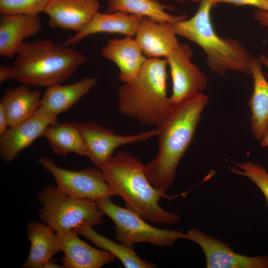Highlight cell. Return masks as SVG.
<instances>
[{
  "label": "cell",
  "instance_id": "cell-5",
  "mask_svg": "<svg viewBox=\"0 0 268 268\" xmlns=\"http://www.w3.org/2000/svg\"><path fill=\"white\" fill-rule=\"evenodd\" d=\"M166 59L147 58L138 74L118 88V108L146 125H158L172 107L167 94Z\"/></svg>",
  "mask_w": 268,
  "mask_h": 268
},
{
  "label": "cell",
  "instance_id": "cell-11",
  "mask_svg": "<svg viewBox=\"0 0 268 268\" xmlns=\"http://www.w3.org/2000/svg\"><path fill=\"white\" fill-rule=\"evenodd\" d=\"M186 239L203 251L207 268H268V256H247L238 254L229 244L196 228L187 231Z\"/></svg>",
  "mask_w": 268,
  "mask_h": 268
},
{
  "label": "cell",
  "instance_id": "cell-31",
  "mask_svg": "<svg viewBox=\"0 0 268 268\" xmlns=\"http://www.w3.org/2000/svg\"><path fill=\"white\" fill-rule=\"evenodd\" d=\"M8 127V119L6 111L4 106L0 103V134Z\"/></svg>",
  "mask_w": 268,
  "mask_h": 268
},
{
  "label": "cell",
  "instance_id": "cell-7",
  "mask_svg": "<svg viewBox=\"0 0 268 268\" xmlns=\"http://www.w3.org/2000/svg\"><path fill=\"white\" fill-rule=\"evenodd\" d=\"M96 202L103 214L114 222L115 237L121 243L134 246L146 242L159 247H169L179 239H186V234L180 230L153 227L128 208L115 204L111 198Z\"/></svg>",
  "mask_w": 268,
  "mask_h": 268
},
{
  "label": "cell",
  "instance_id": "cell-27",
  "mask_svg": "<svg viewBox=\"0 0 268 268\" xmlns=\"http://www.w3.org/2000/svg\"><path fill=\"white\" fill-rule=\"evenodd\" d=\"M50 0H0V13L3 15L38 14L43 12Z\"/></svg>",
  "mask_w": 268,
  "mask_h": 268
},
{
  "label": "cell",
  "instance_id": "cell-21",
  "mask_svg": "<svg viewBox=\"0 0 268 268\" xmlns=\"http://www.w3.org/2000/svg\"><path fill=\"white\" fill-rule=\"evenodd\" d=\"M258 58L251 64L253 89L249 100L251 129L254 137L261 140L268 127V81Z\"/></svg>",
  "mask_w": 268,
  "mask_h": 268
},
{
  "label": "cell",
  "instance_id": "cell-12",
  "mask_svg": "<svg viewBox=\"0 0 268 268\" xmlns=\"http://www.w3.org/2000/svg\"><path fill=\"white\" fill-rule=\"evenodd\" d=\"M57 123V116L39 108L32 115L8 127L0 134V156L12 162L17 154L42 134L50 125Z\"/></svg>",
  "mask_w": 268,
  "mask_h": 268
},
{
  "label": "cell",
  "instance_id": "cell-18",
  "mask_svg": "<svg viewBox=\"0 0 268 268\" xmlns=\"http://www.w3.org/2000/svg\"><path fill=\"white\" fill-rule=\"evenodd\" d=\"M135 39L126 36L109 40L101 50V55L119 67V79L123 83L131 81L138 74L146 60Z\"/></svg>",
  "mask_w": 268,
  "mask_h": 268
},
{
  "label": "cell",
  "instance_id": "cell-8",
  "mask_svg": "<svg viewBox=\"0 0 268 268\" xmlns=\"http://www.w3.org/2000/svg\"><path fill=\"white\" fill-rule=\"evenodd\" d=\"M38 161L52 175L57 189L67 196L95 201L116 196L97 167L75 171L60 167L51 158L41 157Z\"/></svg>",
  "mask_w": 268,
  "mask_h": 268
},
{
  "label": "cell",
  "instance_id": "cell-28",
  "mask_svg": "<svg viewBox=\"0 0 268 268\" xmlns=\"http://www.w3.org/2000/svg\"><path fill=\"white\" fill-rule=\"evenodd\" d=\"M213 6L219 3H227L236 6L250 5L259 10L268 11V0H212Z\"/></svg>",
  "mask_w": 268,
  "mask_h": 268
},
{
  "label": "cell",
  "instance_id": "cell-2",
  "mask_svg": "<svg viewBox=\"0 0 268 268\" xmlns=\"http://www.w3.org/2000/svg\"><path fill=\"white\" fill-rule=\"evenodd\" d=\"M105 180L116 196L124 201L126 207L151 222L173 225L180 215L166 211L159 205L160 198H174L155 189L148 180L144 165L136 157L125 151L114 155L101 169Z\"/></svg>",
  "mask_w": 268,
  "mask_h": 268
},
{
  "label": "cell",
  "instance_id": "cell-20",
  "mask_svg": "<svg viewBox=\"0 0 268 268\" xmlns=\"http://www.w3.org/2000/svg\"><path fill=\"white\" fill-rule=\"evenodd\" d=\"M96 83L95 77H84L71 84H57L48 87L41 98L39 108L58 116L72 107Z\"/></svg>",
  "mask_w": 268,
  "mask_h": 268
},
{
  "label": "cell",
  "instance_id": "cell-33",
  "mask_svg": "<svg viewBox=\"0 0 268 268\" xmlns=\"http://www.w3.org/2000/svg\"><path fill=\"white\" fill-rule=\"evenodd\" d=\"M258 58L262 65L264 66L268 69V56L261 55ZM266 76L268 78V71L266 74Z\"/></svg>",
  "mask_w": 268,
  "mask_h": 268
},
{
  "label": "cell",
  "instance_id": "cell-9",
  "mask_svg": "<svg viewBox=\"0 0 268 268\" xmlns=\"http://www.w3.org/2000/svg\"><path fill=\"white\" fill-rule=\"evenodd\" d=\"M193 55L189 44L179 42L165 58L172 78V91L169 97L172 105L201 92L207 85L206 75L191 61Z\"/></svg>",
  "mask_w": 268,
  "mask_h": 268
},
{
  "label": "cell",
  "instance_id": "cell-25",
  "mask_svg": "<svg viewBox=\"0 0 268 268\" xmlns=\"http://www.w3.org/2000/svg\"><path fill=\"white\" fill-rule=\"evenodd\" d=\"M75 230L89 240L96 247L107 251L113 255L126 268H155L156 264L146 262L135 253L134 246L118 243L96 232L93 227L85 226Z\"/></svg>",
  "mask_w": 268,
  "mask_h": 268
},
{
  "label": "cell",
  "instance_id": "cell-26",
  "mask_svg": "<svg viewBox=\"0 0 268 268\" xmlns=\"http://www.w3.org/2000/svg\"><path fill=\"white\" fill-rule=\"evenodd\" d=\"M237 168L229 167L233 173L246 177L260 189L265 197L268 208V172L261 164L249 161L245 163H234Z\"/></svg>",
  "mask_w": 268,
  "mask_h": 268
},
{
  "label": "cell",
  "instance_id": "cell-24",
  "mask_svg": "<svg viewBox=\"0 0 268 268\" xmlns=\"http://www.w3.org/2000/svg\"><path fill=\"white\" fill-rule=\"evenodd\" d=\"M42 136L47 139L56 154L66 155L75 153L80 156L86 155L78 123H57L50 125L44 131Z\"/></svg>",
  "mask_w": 268,
  "mask_h": 268
},
{
  "label": "cell",
  "instance_id": "cell-4",
  "mask_svg": "<svg viewBox=\"0 0 268 268\" xmlns=\"http://www.w3.org/2000/svg\"><path fill=\"white\" fill-rule=\"evenodd\" d=\"M195 15L172 24L177 35L195 43L204 51L210 70L219 76L232 71L251 74L254 57L236 39L219 36L214 29L211 17L212 0L199 3Z\"/></svg>",
  "mask_w": 268,
  "mask_h": 268
},
{
  "label": "cell",
  "instance_id": "cell-19",
  "mask_svg": "<svg viewBox=\"0 0 268 268\" xmlns=\"http://www.w3.org/2000/svg\"><path fill=\"white\" fill-rule=\"evenodd\" d=\"M27 233L30 248L22 268H42L45 263L62 251L56 232L45 223L29 222Z\"/></svg>",
  "mask_w": 268,
  "mask_h": 268
},
{
  "label": "cell",
  "instance_id": "cell-16",
  "mask_svg": "<svg viewBox=\"0 0 268 268\" xmlns=\"http://www.w3.org/2000/svg\"><path fill=\"white\" fill-rule=\"evenodd\" d=\"M142 16L122 11L112 13H96L90 21L81 31L69 37L64 42L66 46L75 45L86 37L93 34L106 32L135 36Z\"/></svg>",
  "mask_w": 268,
  "mask_h": 268
},
{
  "label": "cell",
  "instance_id": "cell-15",
  "mask_svg": "<svg viewBox=\"0 0 268 268\" xmlns=\"http://www.w3.org/2000/svg\"><path fill=\"white\" fill-rule=\"evenodd\" d=\"M42 27L39 13L3 15L0 17V55L11 59L18 52L26 38L36 34Z\"/></svg>",
  "mask_w": 268,
  "mask_h": 268
},
{
  "label": "cell",
  "instance_id": "cell-30",
  "mask_svg": "<svg viewBox=\"0 0 268 268\" xmlns=\"http://www.w3.org/2000/svg\"><path fill=\"white\" fill-rule=\"evenodd\" d=\"M14 72L13 67L5 65L0 66V82L14 78Z\"/></svg>",
  "mask_w": 268,
  "mask_h": 268
},
{
  "label": "cell",
  "instance_id": "cell-22",
  "mask_svg": "<svg viewBox=\"0 0 268 268\" xmlns=\"http://www.w3.org/2000/svg\"><path fill=\"white\" fill-rule=\"evenodd\" d=\"M41 93L31 90L22 84L15 88H9L4 92L0 103L4 107L8 116L9 127L32 115L39 108Z\"/></svg>",
  "mask_w": 268,
  "mask_h": 268
},
{
  "label": "cell",
  "instance_id": "cell-3",
  "mask_svg": "<svg viewBox=\"0 0 268 268\" xmlns=\"http://www.w3.org/2000/svg\"><path fill=\"white\" fill-rule=\"evenodd\" d=\"M86 61L80 52L51 40L24 41L13 62V79L31 87L61 84Z\"/></svg>",
  "mask_w": 268,
  "mask_h": 268
},
{
  "label": "cell",
  "instance_id": "cell-35",
  "mask_svg": "<svg viewBox=\"0 0 268 268\" xmlns=\"http://www.w3.org/2000/svg\"><path fill=\"white\" fill-rule=\"evenodd\" d=\"M178 1L182 2L185 1H191L195 3H200L203 0H177Z\"/></svg>",
  "mask_w": 268,
  "mask_h": 268
},
{
  "label": "cell",
  "instance_id": "cell-10",
  "mask_svg": "<svg viewBox=\"0 0 268 268\" xmlns=\"http://www.w3.org/2000/svg\"><path fill=\"white\" fill-rule=\"evenodd\" d=\"M79 129L85 148V156L100 169L114 155L113 151L117 147L144 141L157 134L156 129L135 134L118 135L94 121L79 123Z\"/></svg>",
  "mask_w": 268,
  "mask_h": 268
},
{
  "label": "cell",
  "instance_id": "cell-14",
  "mask_svg": "<svg viewBox=\"0 0 268 268\" xmlns=\"http://www.w3.org/2000/svg\"><path fill=\"white\" fill-rule=\"evenodd\" d=\"M64 256L65 268H100L113 262L116 257L110 252L96 248L81 240L74 230L56 232Z\"/></svg>",
  "mask_w": 268,
  "mask_h": 268
},
{
  "label": "cell",
  "instance_id": "cell-1",
  "mask_svg": "<svg viewBox=\"0 0 268 268\" xmlns=\"http://www.w3.org/2000/svg\"><path fill=\"white\" fill-rule=\"evenodd\" d=\"M208 101V96L201 92L173 104L156 126L158 153L144 165L145 174L155 189L166 192L174 182L179 163L193 139Z\"/></svg>",
  "mask_w": 268,
  "mask_h": 268
},
{
  "label": "cell",
  "instance_id": "cell-29",
  "mask_svg": "<svg viewBox=\"0 0 268 268\" xmlns=\"http://www.w3.org/2000/svg\"><path fill=\"white\" fill-rule=\"evenodd\" d=\"M254 18L265 27L268 34V11L256 10L254 11Z\"/></svg>",
  "mask_w": 268,
  "mask_h": 268
},
{
  "label": "cell",
  "instance_id": "cell-6",
  "mask_svg": "<svg viewBox=\"0 0 268 268\" xmlns=\"http://www.w3.org/2000/svg\"><path fill=\"white\" fill-rule=\"evenodd\" d=\"M41 206L38 214L56 232L101 224L103 213L96 201L67 196L56 187L46 186L37 196Z\"/></svg>",
  "mask_w": 268,
  "mask_h": 268
},
{
  "label": "cell",
  "instance_id": "cell-17",
  "mask_svg": "<svg viewBox=\"0 0 268 268\" xmlns=\"http://www.w3.org/2000/svg\"><path fill=\"white\" fill-rule=\"evenodd\" d=\"M176 35L172 24L143 17L135 39L148 58H166L179 43Z\"/></svg>",
  "mask_w": 268,
  "mask_h": 268
},
{
  "label": "cell",
  "instance_id": "cell-32",
  "mask_svg": "<svg viewBox=\"0 0 268 268\" xmlns=\"http://www.w3.org/2000/svg\"><path fill=\"white\" fill-rule=\"evenodd\" d=\"M62 265L56 263L54 260L51 259L47 261L44 264L42 268H63Z\"/></svg>",
  "mask_w": 268,
  "mask_h": 268
},
{
  "label": "cell",
  "instance_id": "cell-13",
  "mask_svg": "<svg viewBox=\"0 0 268 268\" xmlns=\"http://www.w3.org/2000/svg\"><path fill=\"white\" fill-rule=\"evenodd\" d=\"M99 0H50L43 12L52 29L81 31L99 12Z\"/></svg>",
  "mask_w": 268,
  "mask_h": 268
},
{
  "label": "cell",
  "instance_id": "cell-23",
  "mask_svg": "<svg viewBox=\"0 0 268 268\" xmlns=\"http://www.w3.org/2000/svg\"><path fill=\"white\" fill-rule=\"evenodd\" d=\"M174 7L161 3L158 0H108L105 12L122 11L148 17L159 23L175 24L187 19V15H173L166 10Z\"/></svg>",
  "mask_w": 268,
  "mask_h": 268
},
{
  "label": "cell",
  "instance_id": "cell-34",
  "mask_svg": "<svg viewBox=\"0 0 268 268\" xmlns=\"http://www.w3.org/2000/svg\"><path fill=\"white\" fill-rule=\"evenodd\" d=\"M261 140V144L263 146L268 147V127Z\"/></svg>",
  "mask_w": 268,
  "mask_h": 268
}]
</instances>
